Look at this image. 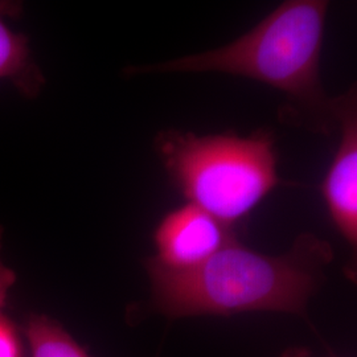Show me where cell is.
<instances>
[{
  "mask_svg": "<svg viewBox=\"0 0 357 357\" xmlns=\"http://www.w3.org/2000/svg\"><path fill=\"white\" fill-rule=\"evenodd\" d=\"M332 259L330 243L303 233L282 255H262L233 240L197 268L172 271L151 258L144 268L153 308L168 318L253 311L306 318L308 302L326 280L324 268Z\"/></svg>",
  "mask_w": 357,
  "mask_h": 357,
  "instance_id": "cell-1",
  "label": "cell"
},
{
  "mask_svg": "<svg viewBox=\"0 0 357 357\" xmlns=\"http://www.w3.org/2000/svg\"><path fill=\"white\" fill-rule=\"evenodd\" d=\"M327 0H286L229 44L163 63L130 66L128 76L224 73L262 82L286 96L283 114L317 132L336 125L335 102L323 89L320 56Z\"/></svg>",
  "mask_w": 357,
  "mask_h": 357,
  "instance_id": "cell-2",
  "label": "cell"
},
{
  "mask_svg": "<svg viewBox=\"0 0 357 357\" xmlns=\"http://www.w3.org/2000/svg\"><path fill=\"white\" fill-rule=\"evenodd\" d=\"M153 149L188 203L230 228L282 184L275 139L268 130L249 137L165 130Z\"/></svg>",
  "mask_w": 357,
  "mask_h": 357,
  "instance_id": "cell-3",
  "label": "cell"
},
{
  "mask_svg": "<svg viewBox=\"0 0 357 357\" xmlns=\"http://www.w3.org/2000/svg\"><path fill=\"white\" fill-rule=\"evenodd\" d=\"M233 240V228L187 203L168 212L156 225V255L151 261L172 271L190 270L203 265Z\"/></svg>",
  "mask_w": 357,
  "mask_h": 357,
  "instance_id": "cell-4",
  "label": "cell"
},
{
  "mask_svg": "<svg viewBox=\"0 0 357 357\" xmlns=\"http://www.w3.org/2000/svg\"><path fill=\"white\" fill-rule=\"evenodd\" d=\"M335 119L342 135L320 192L336 230L357 248V90L356 85L335 97Z\"/></svg>",
  "mask_w": 357,
  "mask_h": 357,
  "instance_id": "cell-5",
  "label": "cell"
},
{
  "mask_svg": "<svg viewBox=\"0 0 357 357\" xmlns=\"http://www.w3.org/2000/svg\"><path fill=\"white\" fill-rule=\"evenodd\" d=\"M0 79L11 82L28 97L43 88L44 77L35 63L28 38L10 29L0 19Z\"/></svg>",
  "mask_w": 357,
  "mask_h": 357,
  "instance_id": "cell-6",
  "label": "cell"
},
{
  "mask_svg": "<svg viewBox=\"0 0 357 357\" xmlns=\"http://www.w3.org/2000/svg\"><path fill=\"white\" fill-rule=\"evenodd\" d=\"M31 357H90L65 331L64 327L45 315H31L24 326Z\"/></svg>",
  "mask_w": 357,
  "mask_h": 357,
  "instance_id": "cell-7",
  "label": "cell"
},
{
  "mask_svg": "<svg viewBox=\"0 0 357 357\" xmlns=\"http://www.w3.org/2000/svg\"><path fill=\"white\" fill-rule=\"evenodd\" d=\"M0 357H23V343L13 321L0 314Z\"/></svg>",
  "mask_w": 357,
  "mask_h": 357,
  "instance_id": "cell-8",
  "label": "cell"
},
{
  "mask_svg": "<svg viewBox=\"0 0 357 357\" xmlns=\"http://www.w3.org/2000/svg\"><path fill=\"white\" fill-rule=\"evenodd\" d=\"M1 228H0V248H1ZM15 274L11 268H6L0 259V310L4 306L10 289L15 283Z\"/></svg>",
  "mask_w": 357,
  "mask_h": 357,
  "instance_id": "cell-9",
  "label": "cell"
},
{
  "mask_svg": "<svg viewBox=\"0 0 357 357\" xmlns=\"http://www.w3.org/2000/svg\"><path fill=\"white\" fill-rule=\"evenodd\" d=\"M281 357H312L311 352L306 349V348H302V347H293V348H289L286 349Z\"/></svg>",
  "mask_w": 357,
  "mask_h": 357,
  "instance_id": "cell-10",
  "label": "cell"
}]
</instances>
